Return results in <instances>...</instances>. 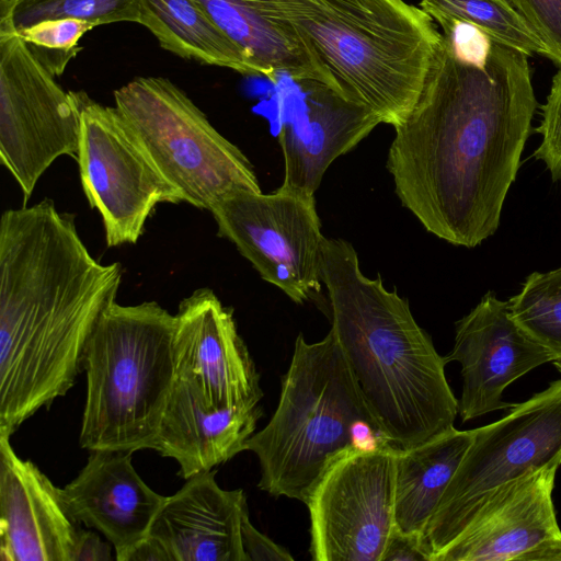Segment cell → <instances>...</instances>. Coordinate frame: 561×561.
<instances>
[{"label": "cell", "instance_id": "cell-12", "mask_svg": "<svg viewBox=\"0 0 561 561\" xmlns=\"http://www.w3.org/2000/svg\"><path fill=\"white\" fill-rule=\"evenodd\" d=\"M209 211L218 236L232 242L265 282L298 305L319 294L325 237L314 195L283 186L270 194L237 191Z\"/></svg>", "mask_w": 561, "mask_h": 561}, {"label": "cell", "instance_id": "cell-22", "mask_svg": "<svg viewBox=\"0 0 561 561\" xmlns=\"http://www.w3.org/2000/svg\"><path fill=\"white\" fill-rule=\"evenodd\" d=\"M472 440V430L455 426L399 449L396 457L394 524L424 536L426 526Z\"/></svg>", "mask_w": 561, "mask_h": 561}, {"label": "cell", "instance_id": "cell-27", "mask_svg": "<svg viewBox=\"0 0 561 561\" xmlns=\"http://www.w3.org/2000/svg\"><path fill=\"white\" fill-rule=\"evenodd\" d=\"M93 27V24L81 20L54 19L36 23L18 34L38 60L59 76L80 51L78 44L81 37Z\"/></svg>", "mask_w": 561, "mask_h": 561}, {"label": "cell", "instance_id": "cell-21", "mask_svg": "<svg viewBox=\"0 0 561 561\" xmlns=\"http://www.w3.org/2000/svg\"><path fill=\"white\" fill-rule=\"evenodd\" d=\"M195 1L242 51L257 76L275 82L279 75H286L299 83H320L343 94L310 47L266 0Z\"/></svg>", "mask_w": 561, "mask_h": 561}, {"label": "cell", "instance_id": "cell-16", "mask_svg": "<svg viewBox=\"0 0 561 561\" xmlns=\"http://www.w3.org/2000/svg\"><path fill=\"white\" fill-rule=\"evenodd\" d=\"M81 525L61 489L0 436V560L73 561Z\"/></svg>", "mask_w": 561, "mask_h": 561}, {"label": "cell", "instance_id": "cell-20", "mask_svg": "<svg viewBox=\"0 0 561 561\" xmlns=\"http://www.w3.org/2000/svg\"><path fill=\"white\" fill-rule=\"evenodd\" d=\"M262 415L260 403L216 407L193 382L176 377L153 450L174 459L186 480L245 450Z\"/></svg>", "mask_w": 561, "mask_h": 561}, {"label": "cell", "instance_id": "cell-23", "mask_svg": "<svg viewBox=\"0 0 561 561\" xmlns=\"http://www.w3.org/2000/svg\"><path fill=\"white\" fill-rule=\"evenodd\" d=\"M139 1V24L163 49L187 60L257 76L242 51L195 0Z\"/></svg>", "mask_w": 561, "mask_h": 561}, {"label": "cell", "instance_id": "cell-14", "mask_svg": "<svg viewBox=\"0 0 561 561\" xmlns=\"http://www.w3.org/2000/svg\"><path fill=\"white\" fill-rule=\"evenodd\" d=\"M446 358L461 366L458 413L462 422L514 407L502 399L505 388L552 362L551 355L514 321L508 302L492 291L456 323L454 346Z\"/></svg>", "mask_w": 561, "mask_h": 561}, {"label": "cell", "instance_id": "cell-5", "mask_svg": "<svg viewBox=\"0 0 561 561\" xmlns=\"http://www.w3.org/2000/svg\"><path fill=\"white\" fill-rule=\"evenodd\" d=\"M277 408L245 450L259 459L257 486L307 503L329 462L344 449L391 446L380 432L330 330L308 343L299 333ZM393 447V446H392Z\"/></svg>", "mask_w": 561, "mask_h": 561}, {"label": "cell", "instance_id": "cell-24", "mask_svg": "<svg viewBox=\"0 0 561 561\" xmlns=\"http://www.w3.org/2000/svg\"><path fill=\"white\" fill-rule=\"evenodd\" d=\"M420 8L436 22L459 20L528 57L539 55L552 60L543 41L506 0H421Z\"/></svg>", "mask_w": 561, "mask_h": 561}, {"label": "cell", "instance_id": "cell-30", "mask_svg": "<svg viewBox=\"0 0 561 561\" xmlns=\"http://www.w3.org/2000/svg\"><path fill=\"white\" fill-rule=\"evenodd\" d=\"M241 540L248 561H293L289 551L260 533L251 523L249 511L241 520Z\"/></svg>", "mask_w": 561, "mask_h": 561}, {"label": "cell", "instance_id": "cell-7", "mask_svg": "<svg viewBox=\"0 0 561 561\" xmlns=\"http://www.w3.org/2000/svg\"><path fill=\"white\" fill-rule=\"evenodd\" d=\"M115 107L185 203L210 210L237 191L262 192L254 168L188 95L162 77L114 91Z\"/></svg>", "mask_w": 561, "mask_h": 561}, {"label": "cell", "instance_id": "cell-4", "mask_svg": "<svg viewBox=\"0 0 561 561\" xmlns=\"http://www.w3.org/2000/svg\"><path fill=\"white\" fill-rule=\"evenodd\" d=\"M332 75L343 94L381 123L415 105L443 34L404 0H266Z\"/></svg>", "mask_w": 561, "mask_h": 561}, {"label": "cell", "instance_id": "cell-13", "mask_svg": "<svg viewBox=\"0 0 561 561\" xmlns=\"http://www.w3.org/2000/svg\"><path fill=\"white\" fill-rule=\"evenodd\" d=\"M560 466L533 469L491 491L433 561H561L552 500Z\"/></svg>", "mask_w": 561, "mask_h": 561}, {"label": "cell", "instance_id": "cell-28", "mask_svg": "<svg viewBox=\"0 0 561 561\" xmlns=\"http://www.w3.org/2000/svg\"><path fill=\"white\" fill-rule=\"evenodd\" d=\"M541 108V121L536 128L541 141L534 157L545 163L551 180L561 185V65Z\"/></svg>", "mask_w": 561, "mask_h": 561}, {"label": "cell", "instance_id": "cell-32", "mask_svg": "<svg viewBox=\"0 0 561 561\" xmlns=\"http://www.w3.org/2000/svg\"><path fill=\"white\" fill-rule=\"evenodd\" d=\"M115 557L112 556L111 546L96 533L82 528L73 561H111Z\"/></svg>", "mask_w": 561, "mask_h": 561}, {"label": "cell", "instance_id": "cell-17", "mask_svg": "<svg viewBox=\"0 0 561 561\" xmlns=\"http://www.w3.org/2000/svg\"><path fill=\"white\" fill-rule=\"evenodd\" d=\"M131 451L90 450L78 476L61 489L76 519L112 545L115 560L129 561L149 536L165 502L137 473Z\"/></svg>", "mask_w": 561, "mask_h": 561}, {"label": "cell", "instance_id": "cell-9", "mask_svg": "<svg viewBox=\"0 0 561 561\" xmlns=\"http://www.w3.org/2000/svg\"><path fill=\"white\" fill-rule=\"evenodd\" d=\"M0 12V161L28 202L61 156L77 158L81 114L66 91Z\"/></svg>", "mask_w": 561, "mask_h": 561}, {"label": "cell", "instance_id": "cell-34", "mask_svg": "<svg viewBox=\"0 0 561 561\" xmlns=\"http://www.w3.org/2000/svg\"><path fill=\"white\" fill-rule=\"evenodd\" d=\"M553 365L558 369V371L561 374V360H554Z\"/></svg>", "mask_w": 561, "mask_h": 561}, {"label": "cell", "instance_id": "cell-33", "mask_svg": "<svg viewBox=\"0 0 561 561\" xmlns=\"http://www.w3.org/2000/svg\"><path fill=\"white\" fill-rule=\"evenodd\" d=\"M129 561H171L164 547L148 536L131 553Z\"/></svg>", "mask_w": 561, "mask_h": 561}, {"label": "cell", "instance_id": "cell-19", "mask_svg": "<svg viewBox=\"0 0 561 561\" xmlns=\"http://www.w3.org/2000/svg\"><path fill=\"white\" fill-rule=\"evenodd\" d=\"M215 474L216 469L186 479L158 513L149 536L171 561H248L241 540L245 494L221 489Z\"/></svg>", "mask_w": 561, "mask_h": 561}, {"label": "cell", "instance_id": "cell-2", "mask_svg": "<svg viewBox=\"0 0 561 561\" xmlns=\"http://www.w3.org/2000/svg\"><path fill=\"white\" fill-rule=\"evenodd\" d=\"M122 278V265L96 260L75 216L53 199L2 213L0 436L11 437L72 388Z\"/></svg>", "mask_w": 561, "mask_h": 561}, {"label": "cell", "instance_id": "cell-25", "mask_svg": "<svg viewBox=\"0 0 561 561\" xmlns=\"http://www.w3.org/2000/svg\"><path fill=\"white\" fill-rule=\"evenodd\" d=\"M507 302L517 325L561 360V267L531 273Z\"/></svg>", "mask_w": 561, "mask_h": 561}, {"label": "cell", "instance_id": "cell-29", "mask_svg": "<svg viewBox=\"0 0 561 561\" xmlns=\"http://www.w3.org/2000/svg\"><path fill=\"white\" fill-rule=\"evenodd\" d=\"M530 25L561 65V0H506Z\"/></svg>", "mask_w": 561, "mask_h": 561}, {"label": "cell", "instance_id": "cell-3", "mask_svg": "<svg viewBox=\"0 0 561 561\" xmlns=\"http://www.w3.org/2000/svg\"><path fill=\"white\" fill-rule=\"evenodd\" d=\"M320 278L331 331L380 432L407 449L454 427L458 400L446 356L412 316L409 302L378 275L365 276L346 240L324 238Z\"/></svg>", "mask_w": 561, "mask_h": 561}, {"label": "cell", "instance_id": "cell-10", "mask_svg": "<svg viewBox=\"0 0 561 561\" xmlns=\"http://www.w3.org/2000/svg\"><path fill=\"white\" fill-rule=\"evenodd\" d=\"M81 114L77 161L84 195L102 218L107 248L134 244L161 203L182 193L160 172L115 106L76 92Z\"/></svg>", "mask_w": 561, "mask_h": 561}, {"label": "cell", "instance_id": "cell-8", "mask_svg": "<svg viewBox=\"0 0 561 561\" xmlns=\"http://www.w3.org/2000/svg\"><path fill=\"white\" fill-rule=\"evenodd\" d=\"M552 462H561V379L515 403L502 419L472 430L471 444L424 533L432 561L486 494Z\"/></svg>", "mask_w": 561, "mask_h": 561}, {"label": "cell", "instance_id": "cell-26", "mask_svg": "<svg viewBox=\"0 0 561 561\" xmlns=\"http://www.w3.org/2000/svg\"><path fill=\"white\" fill-rule=\"evenodd\" d=\"M0 12L7 14L20 32L36 23L54 19H75L94 26L140 21L139 0H0Z\"/></svg>", "mask_w": 561, "mask_h": 561}, {"label": "cell", "instance_id": "cell-11", "mask_svg": "<svg viewBox=\"0 0 561 561\" xmlns=\"http://www.w3.org/2000/svg\"><path fill=\"white\" fill-rule=\"evenodd\" d=\"M398 450L351 447L329 462L306 503L312 560L381 561L396 527Z\"/></svg>", "mask_w": 561, "mask_h": 561}, {"label": "cell", "instance_id": "cell-1", "mask_svg": "<svg viewBox=\"0 0 561 561\" xmlns=\"http://www.w3.org/2000/svg\"><path fill=\"white\" fill-rule=\"evenodd\" d=\"M394 127L387 169L402 206L437 238L476 248L495 233L538 106L528 56L458 20Z\"/></svg>", "mask_w": 561, "mask_h": 561}, {"label": "cell", "instance_id": "cell-15", "mask_svg": "<svg viewBox=\"0 0 561 561\" xmlns=\"http://www.w3.org/2000/svg\"><path fill=\"white\" fill-rule=\"evenodd\" d=\"M174 316L176 377L193 382L216 407L260 403V376L233 310L213 289L199 288L180 302Z\"/></svg>", "mask_w": 561, "mask_h": 561}, {"label": "cell", "instance_id": "cell-31", "mask_svg": "<svg viewBox=\"0 0 561 561\" xmlns=\"http://www.w3.org/2000/svg\"><path fill=\"white\" fill-rule=\"evenodd\" d=\"M381 561H432V556L424 536L403 533L394 527Z\"/></svg>", "mask_w": 561, "mask_h": 561}, {"label": "cell", "instance_id": "cell-6", "mask_svg": "<svg viewBox=\"0 0 561 561\" xmlns=\"http://www.w3.org/2000/svg\"><path fill=\"white\" fill-rule=\"evenodd\" d=\"M175 316L156 301L102 314L84 350L79 443L87 450L153 449L175 379Z\"/></svg>", "mask_w": 561, "mask_h": 561}, {"label": "cell", "instance_id": "cell-18", "mask_svg": "<svg viewBox=\"0 0 561 561\" xmlns=\"http://www.w3.org/2000/svg\"><path fill=\"white\" fill-rule=\"evenodd\" d=\"M302 84L307 87L306 98L280 115V186L314 195L331 163L355 148L381 122L370 110L328 85Z\"/></svg>", "mask_w": 561, "mask_h": 561}]
</instances>
